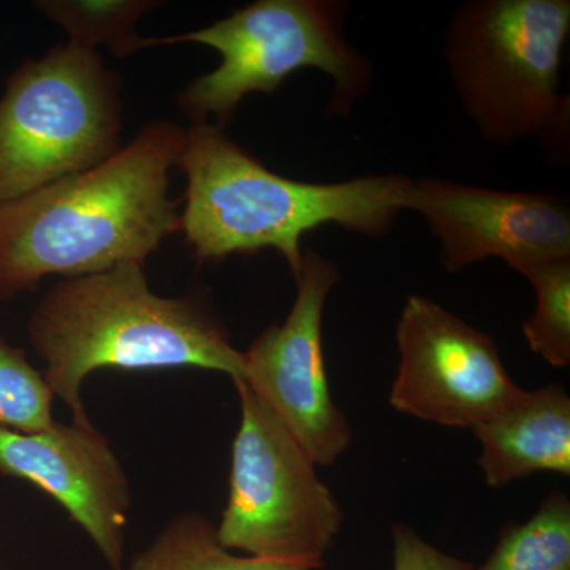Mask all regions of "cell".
Here are the masks:
<instances>
[{
  "mask_svg": "<svg viewBox=\"0 0 570 570\" xmlns=\"http://www.w3.org/2000/svg\"><path fill=\"white\" fill-rule=\"evenodd\" d=\"M472 433L482 445L478 463L491 489L535 472L570 475V397L560 384L521 390Z\"/></svg>",
  "mask_w": 570,
  "mask_h": 570,
  "instance_id": "7c38bea8",
  "label": "cell"
},
{
  "mask_svg": "<svg viewBox=\"0 0 570 570\" xmlns=\"http://www.w3.org/2000/svg\"><path fill=\"white\" fill-rule=\"evenodd\" d=\"M393 540V570H472L471 562L444 553L420 538L404 523L390 528Z\"/></svg>",
  "mask_w": 570,
  "mask_h": 570,
  "instance_id": "ac0fdd59",
  "label": "cell"
},
{
  "mask_svg": "<svg viewBox=\"0 0 570 570\" xmlns=\"http://www.w3.org/2000/svg\"><path fill=\"white\" fill-rule=\"evenodd\" d=\"M347 6L336 0H257L197 31L142 40L145 48L197 43L220 55L217 69L190 82L178 96L193 124L225 129L238 105L253 92L272 94L303 69L324 71L335 91L330 115L348 116L373 85L362 52L344 39Z\"/></svg>",
  "mask_w": 570,
  "mask_h": 570,
  "instance_id": "5b68a950",
  "label": "cell"
},
{
  "mask_svg": "<svg viewBox=\"0 0 570 570\" xmlns=\"http://www.w3.org/2000/svg\"><path fill=\"white\" fill-rule=\"evenodd\" d=\"M569 33V0H472L453 14L444 61L483 140L564 146L570 99L560 86Z\"/></svg>",
  "mask_w": 570,
  "mask_h": 570,
  "instance_id": "277c9868",
  "label": "cell"
},
{
  "mask_svg": "<svg viewBox=\"0 0 570 570\" xmlns=\"http://www.w3.org/2000/svg\"><path fill=\"white\" fill-rule=\"evenodd\" d=\"M28 340L41 371L70 409L91 422L82 384L94 371L200 367L243 381L245 355L205 295L154 294L145 265L124 264L52 285L33 307Z\"/></svg>",
  "mask_w": 570,
  "mask_h": 570,
  "instance_id": "7a4b0ae2",
  "label": "cell"
},
{
  "mask_svg": "<svg viewBox=\"0 0 570 570\" xmlns=\"http://www.w3.org/2000/svg\"><path fill=\"white\" fill-rule=\"evenodd\" d=\"M0 474L50 494L108 568L124 570L132 489L110 441L92 422H55L39 433L0 428Z\"/></svg>",
  "mask_w": 570,
  "mask_h": 570,
  "instance_id": "8fae6325",
  "label": "cell"
},
{
  "mask_svg": "<svg viewBox=\"0 0 570 570\" xmlns=\"http://www.w3.org/2000/svg\"><path fill=\"white\" fill-rule=\"evenodd\" d=\"M472 570H570V501L560 490L527 523L502 531L489 560Z\"/></svg>",
  "mask_w": 570,
  "mask_h": 570,
  "instance_id": "9a60e30c",
  "label": "cell"
},
{
  "mask_svg": "<svg viewBox=\"0 0 570 570\" xmlns=\"http://www.w3.org/2000/svg\"><path fill=\"white\" fill-rule=\"evenodd\" d=\"M404 209L426 220L448 273L487 258H501L515 272L534 262L570 258L569 206L550 194L411 178Z\"/></svg>",
  "mask_w": 570,
  "mask_h": 570,
  "instance_id": "30bf717a",
  "label": "cell"
},
{
  "mask_svg": "<svg viewBox=\"0 0 570 570\" xmlns=\"http://www.w3.org/2000/svg\"><path fill=\"white\" fill-rule=\"evenodd\" d=\"M234 385L242 419L217 540L246 557L322 569L343 528V509L275 414L246 384Z\"/></svg>",
  "mask_w": 570,
  "mask_h": 570,
  "instance_id": "52a82bcc",
  "label": "cell"
},
{
  "mask_svg": "<svg viewBox=\"0 0 570 570\" xmlns=\"http://www.w3.org/2000/svg\"><path fill=\"white\" fill-rule=\"evenodd\" d=\"M55 395L21 347L0 336V428L39 433L56 422Z\"/></svg>",
  "mask_w": 570,
  "mask_h": 570,
  "instance_id": "e0dca14e",
  "label": "cell"
},
{
  "mask_svg": "<svg viewBox=\"0 0 570 570\" xmlns=\"http://www.w3.org/2000/svg\"><path fill=\"white\" fill-rule=\"evenodd\" d=\"M186 129L154 121L110 159L0 204V302L124 264L145 265L181 230L170 171Z\"/></svg>",
  "mask_w": 570,
  "mask_h": 570,
  "instance_id": "6da1fadb",
  "label": "cell"
},
{
  "mask_svg": "<svg viewBox=\"0 0 570 570\" xmlns=\"http://www.w3.org/2000/svg\"><path fill=\"white\" fill-rule=\"evenodd\" d=\"M341 281L335 262L305 250L291 313L266 326L245 355L243 384L254 393L317 466H332L351 448L354 431L336 406L326 374L324 311Z\"/></svg>",
  "mask_w": 570,
  "mask_h": 570,
  "instance_id": "ba28073f",
  "label": "cell"
},
{
  "mask_svg": "<svg viewBox=\"0 0 570 570\" xmlns=\"http://www.w3.org/2000/svg\"><path fill=\"white\" fill-rule=\"evenodd\" d=\"M121 130V81L99 52L67 41L21 63L0 97V204L110 159Z\"/></svg>",
  "mask_w": 570,
  "mask_h": 570,
  "instance_id": "8992f818",
  "label": "cell"
},
{
  "mask_svg": "<svg viewBox=\"0 0 570 570\" xmlns=\"http://www.w3.org/2000/svg\"><path fill=\"white\" fill-rule=\"evenodd\" d=\"M127 570H313L303 564L238 557L220 546L216 524L200 512L176 513Z\"/></svg>",
  "mask_w": 570,
  "mask_h": 570,
  "instance_id": "4fadbf2b",
  "label": "cell"
},
{
  "mask_svg": "<svg viewBox=\"0 0 570 570\" xmlns=\"http://www.w3.org/2000/svg\"><path fill=\"white\" fill-rule=\"evenodd\" d=\"M390 404L401 414L474 430L520 395L493 336L428 298L407 296L396 324Z\"/></svg>",
  "mask_w": 570,
  "mask_h": 570,
  "instance_id": "9c48e42d",
  "label": "cell"
},
{
  "mask_svg": "<svg viewBox=\"0 0 570 570\" xmlns=\"http://www.w3.org/2000/svg\"><path fill=\"white\" fill-rule=\"evenodd\" d=\"M47 20L69 36L70 43L86 50L110 48L116 58L142 50L145 37L135 31L138 20L160 6L154 0H39L32 3Z\"/></svg>",
  "mask_w": 570,
  "mask_h": 570,
  "instance_id": "5bb4252c",
  "label": "cell"
},
{
  "mask_svg": "<svg viewBox=\"0 0 570 570\" xmlns=\"http://www.w3.org/2000/svg\"><path fill=\"white\" fill-rule=\"evenodd\" d=\"M534 288L535 309L523 335L550 366L570 365V258H550L517 269Z\"/></svg>",
  "mask_w": 570,
  "mask_h": 570,
  "instance_id": "2e32d148",
  "label": "cell"
},
{
  "mask_svg": "<svg viewBox=\"0 0 570 570\" xmlns=\"http://www.w3.org/2000/svg\"><path fill=\"white\" fill-rule=\"evenodd\" d=\"M178 167L187 178L181 232L195 261L276 250L292 276L302 272V239L322 225L379 238L406 212V175L305 183L268 170L214 124H193Z\"/></svg>",
  "mask_w": 570,
  "mask_h": 570,
  "instance_id": "3957f363",
  "label": "cell"
}]
</instances>
